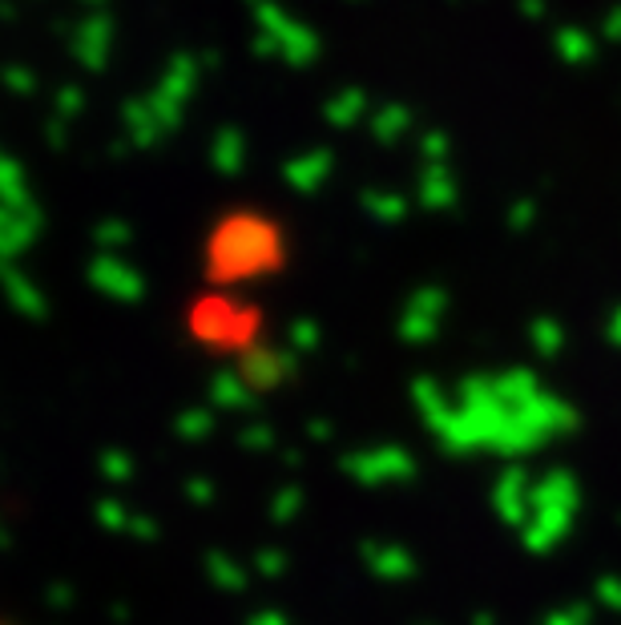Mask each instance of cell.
<instances>
[{
    "label": "cell",
    "instance_id": "6da1fadb",
    "mask_svg": "<svg viewBox=\"0 0 621 625\" xmlns=\"http://www.w3.org/2000/svg\"><path fill=\"white\" fill-rule=\"evenodd\" d=\"M113 41V29L105 21H89L85 37H81V53H85V65L98 69L105 61V45Z\"/></svg>",
    "mask_w": 621,
    "mask_h": 625
},
{
    "label": "cell",
    "instance_id": "7a4b0ae2",
    "mask_svg": "<svg viewBox=\"0 0 621 625\" xmlns=\"http://www.w3.org/2000/svg\"><path fill=\"white\" fill-rule=\"evenodd\" d=\"M4 81H9V85H17V93H33V78H29L24 69H9V73H4Z\"/></svg>",
    "mask_w": 621,
    "mask_h": 625
},
{
    "label": "cell",
    "instance_id": "3957f363",
    "mask_svg": "<svg viewBox=\"0 0 621 625\" xmlns=\"http://www.w3.org/2000/svg\"><path fill=\"white\" fill-rule=\"evenodd\" d=\"M89 4H98V0H89Z\"/></svg>",
    "mask_w": 621,
    "mask_h": 625
}]
</instances>
